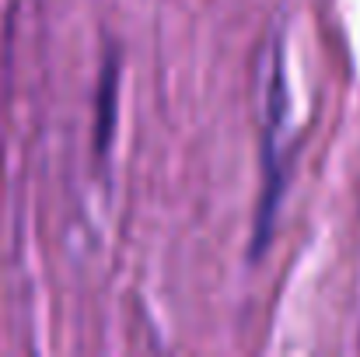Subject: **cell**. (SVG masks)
Returning a JSON list of instances; mask_svg holds the SVG:
<instances>
[{
  "label": "cell",
  "mask_w": 360,
  "mask_h": 357,
  "mask_svg": "<svg viewBox=\"0 0 360 357\" xmlns=\"http://www.w3.org/2000/svg\"><path fill=\"white\" fill-rule=\"evenodd\" d=\"M290 95H287V81H283V67H280V56H276V70H273V81H269V95H266V154H262V168H266V182H262V203H259V221H255V245L252 252H262L266 238L273 235V214H276V203L283 196V161H280V140H283V130L290 123V109H287Z\"/></svg>",
  "instance_id": "cell-1"
},
{
  "label": "cell",
  "mask_w": 360,
  "mask_h": 357,
  "mask_svg": "<svg viewBox=\"0 0 360 357\" xmlns=\"http://www.w3.org/2000/svg\"><path fill=\"white\" fill-rule=\"evenodd\" d=\"M102 88H105V99L98 95V113H105V123L98 126V144L105 147L109 144V133H112V113H116V60L105 67V74H102Z\"/></svg>",
  "instance_id": "cell-2"
}]
</instances>
